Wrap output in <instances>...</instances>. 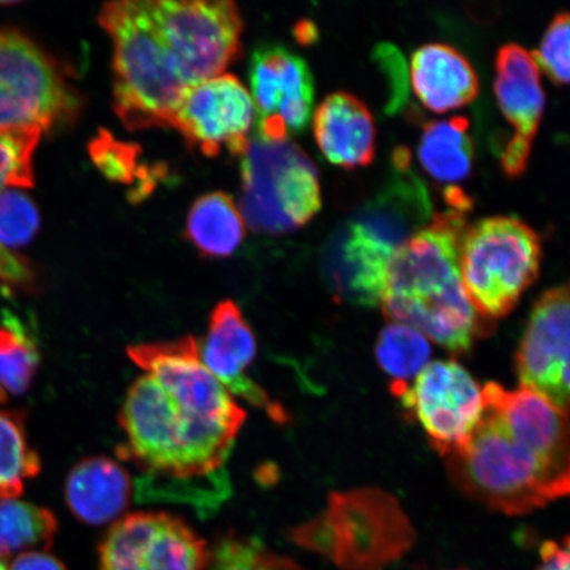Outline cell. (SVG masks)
<instances>
[{"mask_svg": "<svg viewBox=\"0 0 570 570\" xmlns=\"http://www.w3.org/2000/svg\"><path fill=\"white\" fill-rule=\"evenodd\" d=\"M145 374L127 392L118 455L141 470V493L227 479L225 463L246 412L212 375L198 341L185 336L127 348Z\"/></svg>", "mask_w": 570, "mask_h": 570, "instance_id": "cell-1", "label": "cell"}, {"mask_svg": "<svg viewBox=\"0 0 570 570\" xmlns=\"http://www.w3.org/2000/svg\"><path fill=\"white\" fill-rule=\"evenodd\" d=\"M568 412L538 392L483 389V413L465 445L448 454L455 487L487 508L524 515L569 494Z\"/></svg>", "mask_w": 570, "mask_h": 570, "instance_id": "cell-2", "label": "cell"}, {"mask_svg": "<svg viewBox=\"0 0 570 570\" xmlns=\"http://www.w3.org/2000/svg\"><path fill=\"white\" fill-rule=\"evenodd\" d=\"M465 212L434 213L392 256L382 308L391 323L422 333L449 352L463 353L487 333L460 273Z\"/></svg>", "mask_w": 570, "mask_h": 570, "instance_id": "cell-3", "label": "cell"}, {"mask_svg": "<svg viewBox=\"0 0 570 570\" xmlns=\"http://www.w3.org/2000/svg\"><path fill=\"white\" fill-rule=\"evenodd\" d=\"M394 166L396 175L386 187L340 225L325 245L324 276L342 302L380 304L392 256L430 217L431 199L411 170L409 149H396Z\"/></svg>", "mask_w": 570, "mask_h": 570, "instance_id": "cell-4", "label": "cell"}, {"mask_svg": "<svg viewBox=\"0 0 570 570\" xmlns=\"http://www.w3.org/2000/svg\"><path fill=\"white\" fill-rule=\"evenodd\" d=\"M99 23L114 46V106L128 130L169 127L190 85L160 38L146 2L104 6Z\"/></svg>", "mask_w": 570, "mask_h": 570, "instance_id": "cell-5", "label": "cell"}, {"mask_svg": "<svg viewBox=\"0 0 570 570\" xmlns=\"http://www.w3.org/2000/svg\"><path fill=\"white\" fill-rule=\"evenodd\" d=\"M289 538L342 570H381L411 550L415 531L394 497L363 488L332 493L325 511Z\"/></svg>", "mask_w": 570, "mask_h": 570, "instance_id": "cell-6", "label": "cell"}, {"mask_svg": "<svg viewBox=\"0 0 570 570\" xmlns=\"http://www.w3.org/2000/svg\"><path fill=\"white\" fill-rule=\"evenodd\" d=\"M540 259L538 233L518 217H484L466 226L460 273L476 313L488 323L509 315L537 279Z\"/></svg>", "mask_w": 570, "mask_h": 570, "instance_id": "cell-7", "label": "cell"}, {"mask_svg": "<svg viewBox=\"0 0 570 570\" xmlns=\"http://www.w3.org/2000/svg\"><path fill=\"white\" fill-rule=\"evenodd\" d=\"M240 175V209L255 232L295 230L308 223L323 204L315 161L289 138L248 140Z\"/></svg>", "mask_w": 570, "mask_h": 570, "instance_id": "cell-8", "label": "cell"}, {"mask_svg": "<svg viewBox=\"0 0 570 570\" xmlns=\"http://www.w3.org/2000/svg\"><path fill=\"white\" fill-rule=\"evenodd\" d=\"M81 97L61 63L24 35L0 33V132L73 122Z\"/></svg>", "mask_w": 570, "mask_h": 570, "instance_id": "cell-9", "label": "cell"}, {"mask_svg": "<svg viewBox=\"0 0 570 570\" xmlns=\"http://www.w3.org/2000/svg\"><path fill=\"white\" fill-rule=\"evenodd\" d=\"M146 6L190 87L223 75L238 59L244 21L237 4L229 0H156Z\"/></svg>", "mask_w": 570, "mask_h": 570, "instance_id": "cell-10", "label": "cell"}, {"mask_svg": "<svg viewBox=\"0 0 570 570\" xmlns=\"http://www.w3.org/2000/svg\"><path fill=\"white\" fill-rule=\"evenodd\" d=\"M391 391L444 458L466 444L482 417L480 384L454 361L428 363L412 384L392 383Z\"/></svg>", "mask_w": 570, "mask_h": 570, "instance_id": "cell-11", "label": "cell"}, {"mask_svg": "<svg viewBox=\"0 0 570 570\" xmlns=\"http://www.w3.org/2000/svg\"><path fill=\"white\" fill-rule=\"evenodd\" d=\"M209 559L205 541L167 512L118 520L99 547V570H205Z\"/></svg>", "mask_w": 570, "mask_h": 570, "instance_id": "cell-12", "label": "cell"}, {"mask_svg": "<svg viewBox=\"0 0 570 570\" xmlns=\"http://www.w3.org/2000/svg\"><path fill=\"white\" fill-rule=\"evenodd\" d=\"M253 120L248 90L237 77L220 75L188 89L169 127L176 128L190 148L216 158L224 149L234 156L245 153Z\"/></svg>", "mask_w": 570, "mask_h": 570, "instance_id": "cell-13", "label": "cell"}, {"mask_svg": "<svg viewBox=\"0 0 570 570\" xmlns=\"http://www.w3.org/2000/svg\"><path fill=\"white\" fill-rule=\"evenodd\" d=\"M248 77L259 138L283 140L304 130L315 104V81L302 56L279 45L262 46L253 53Z\"/></svg>", "mask_w": 570, "mask_h": 570, "instance_id": "cell-14", "label": "cell"}, {"mask_svg": "<svg viewBox=\"0 0 570 570\" xmlns=\"http://www.w3.org/2000/svg\"><path fill=\"white\" fill-rule=\"evenodd\" d=\"M569 288L547 289L534 303L517 354L520 386L569 409Z\"/></svg>", "mask_w": 570, "mask_h": 570, "instance_id": "cell-15", "label": "cell"}, {"mask_svg": "<svg viewBox=\"0 0 570 570\" xmlns=\"http://www.w3.org/2000/svg\"><path fill=\"white\" fill-rule=\"evenodd\" d=\"M198 347L205 367L233 396L265 411L276 423L287 422L282 405L247 375L258 348L252 326L237 304L224 301L216 305L208 333L198 342Z\"/></svg>", "mask_w": 570, "mask_h": 570, "instance_id": "cell-16", "label": "cell"}, {"mask_svg": "<svg viewBox=\"0 0 570 570\" xmlns=\"http://www.w3.org/2000/svg\"><path fill=\"white\" fill-rule=\"evenodd\" d=\"M313 130L321 151L338 166H366L375 154V124L365 102L338 90L320 102Z\"/></svg>", "mask_w": 570, "mask_h": 570, "instance_id": "cell-17", "label": "cell"}, {"mask_svg": "<svg viewBox=\"0 0 570 570\" xmlns=\"http://www.w3.org/2000/svg\"><path fill=\"white\" fill-rule=\"evenodd\" d=\"M495 71L499 107L517 128L511 139L531 146L546 106L538 62L524 47L508 42L498 49Z\"/></svg>", "mask_w": 570, "mask_h": 570, "instance_id": "cell-18", "label": "cell"}, {"mask_svg": "<svg viewBox=\"0 0 570 570\" xmlns=\"http://www.w3.org/2000/svg\"><path fill=\"white\" fill-rule=\"evenodd\" d=\"M411 80L420 101L438 112L472 101L480 89L472 63L445 42H426L413 52Z\"/></svg>", "mask_w": 570, "mask_h": 570, "instance_id": "cell-19", "label": "cell"}, {"mask_svg": "<svg viewBox=\"0 0 570 570\" xmlns=\"http://www.w3.org/2000/svg\"><path fill=\"white\" fill-rule=\"evenodd\" d=\"M132 493L130 475L107 458H89L70 470L66 487L67 503L81 522L102 525L126 510Z\"/></svg>", "mask_w": 570, "mask_h": 570, "instance_id": "cell-20", "label": "cell"}, {"mask_svg": "<svg viewBox=\"0 0 570 570\" xmlns=\"http://www.w3.org/2000/svg\"><path fill=\"white\" fill-rule=\"evenodd\" d=\"M185 234L203 255L225 258L245 239V219L229 195L213 191L191 205Z\"/></svg>", "mask_w": 570, "mask_h": 570, "instance_id": "cell-21", "label": "cell"}, {"mask_svg": "<svg viewBox=\"0 0 570 570\" xmlns=\"http://www.w3.org/2000/svg\"><path fill=\"white\" fill-rule=\"evenodd\" d=\"M469 119L458 116L426 122L417 154L426 173L439 181H460L473 168L474 145Z\"/></svg>", "mask_w": 570, "mask_h": 570, "instance_id": "cell-22", "label": "cell"}, {"mask_svg": "<svg viewBox=\"0 0 570 570\" xmlns=\"http://www.w3.org/2000/svg\"><path fill=\"white\" fill-rule=\"evenodd\" d=\"M57 529L52 511L17 499H0V558L26 550H49Z\"/></svg>", "mask_w": 570, "mask_h": 570, "instance_id": "cell-23", "label": "cell"}, {"mask_svg": "<svg viewBox=\"0 0 570 570\" xmlns=\"http://www.w3.org/2000/svg\"><path fill=\"white\" fill-rule=\"evenodd\" d=\"M41 470L39 454L28 443L21 411H0V499H17L27 480Z\"/></svg>", "mask_w": 570, "mask_h": 570, "instance_id": "cell-24", "label": "cell"}, {"mask_svg": "<svg viewBox=\"0 0 570 570\" xmlns=\"http://www.w3.org/2000/svg\"><path fill=\"white\" fill-rule=\"evenodd\" d=\"M40 355L30 333L17 317L0 323V404L26 394L38 372Z\"/></svg>", "mask_w": 570, "mask_h": 570, "instance_id": "cell-25", "label": "cell"}, {"mask_svg": "<svg viewBox=\"0 0 570 570\" xmlns=\"http://www.w3.org/2000/svg\"><path fill=\"white\" fill-rule=\"evenodd\" d=\"M375 356L392 383L409 384L430 363V342L412 327L391 323L380 334Z\"/></svg>", "mask_w": 570, "mask_h": 570, "instance_id": "cell-26", "label": "cell"}, {"mask_svg": "<svg viewBox=\"0 0 570 570\" xmlns=\"http://www.w3.org/2000/svg\"><path fill=\"white\" fill-rule=\"evenodd\" d=\"M92 161L109 180L122 184H138L137 196L146 197L154 189L156 180L147 167L140 166V149L137 146L117 140L110 132L101 131L89 146Z\"/></svg>", "mask_w": 570, "mask_h": 570, "instance_id": "cell-27", "label": "cell"}, {"mask_svg": "<svg viewBox=\"0 0 570 570\" xmlns=\"http://www.w3.org/2000/svg\"><path fill=\"white\" fill-rule=\"evenodd\" d=\"M209 570H304L261 541L229 534L210 552Z\"/></svg>", "mask_w": 570, "mask_h": 570, "instance_id": "cell-28", "label": "cell"}, {"mask_svg": "<svg viewBox=\"0 0 570 570\" xmlns=\"http://www.w3.org/2000/svg\"><path fill=\"white\" fill-rule=\"evenodd\" d=\"M41 135L38 128L0 132V191L33 187V154Z\"/></svg>", "mask_w": 570, "mask_h": 570, "instance_id": "cell-29", "label": "cell"}, {"mask_svg": "<svg viewBox=\"0 0 570 570\" xmlns=\"http://www.w3.org/2000/svg\"><path fill=\"white\" fill-rule=\"evenodd\" d=\"M39 227V210L30 197L18 190L0 191V245L9 249L23 247Z\"/></svg>", "mask_w": 570, "mask_h": 570, "instance_id": "cell-30", "label": "cell"}, {"mask_svg": "<svg viewBox=\"0 0 570 570\" xmlns=\"http://www.w3.org/2000/svg\"><path fill=\"white\" fill-rule=\"evenodd\" d=\"M569 23L567 11L556 13L538 51L532 53L556 83H567L569 78Z\"/></svg>", "mask_w": 570, "mask_h": 570, "instance_id": "cell-31", "label": "cell"}, {"mask_svg": "<svg viewBox=\"0 0 570 570\" xmlns=\"http://www.w3.org/2000/svg\"><path fill=\"white\" fill-rule=\"evenodd\" d=\"M0 282L27 292H33L38 287L31 263L23 256L12 254L11 249L2 245H0Z\"/></svg>", "mask_w": 570, "mask_h": 570, "instance_id": "cell-32", "label": "cell"}, {"mask_svg": "<svg viewBox=\"0 0 570 570\" xmlns=\"http://www.w3.org/2000/svg\"><path fill=\"white\" fill-rule=\"evenodd\" d=\"M541 566L539 570H570L569 540L564 544L547 540L540 547Z\"/></svg>", "mask_w": 570, "mask_h": 570, "instance_id": "cell-33", "label": "cell"}, {"mask_svg": "<svg viewBox=\"0 0 570 570\" xmlns=\"http://www.w3.org/2000/svg\"><path fill=\"white\" fill-rule=\"evenodd\" d=\"M7 570H67V568L52 554L31 551L19 554Z\"/></svg>", "mask_w": 570, "mask_h": 570, "instance_id": "cell-34", "label": "cell"}, {"mask_svg": "<svg viewBox=\"0 0 570 570\" xmlns=\"http://www.w3.org/2000/svg\"><path fill=\"white\" fill-rule=\"evenodd\" d=\"M0 570H7L6 562L0 558Z\"/></svg>", "mask_w": 570, "mask_h": 570, "instance_id": "cell-35", "label": "cell"}]
</instances>
